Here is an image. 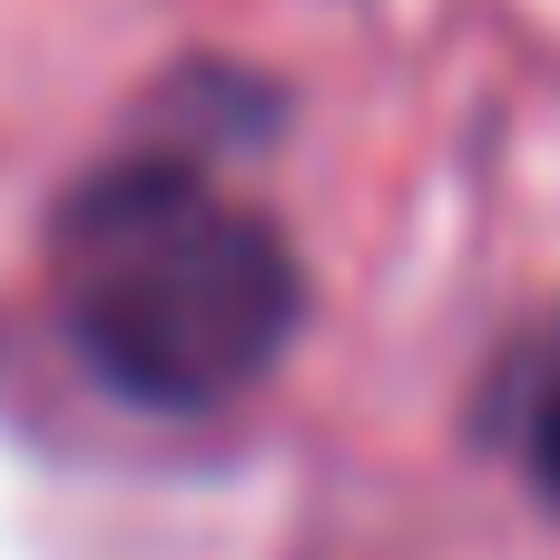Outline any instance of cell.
Here are the masks:
<instances>
[{
    "label": "cell",
    "mask_w": 560,
    "mask_h": 560,
    "mask_svg": "<svg viewBox=\"0 0 560 560\" xmlns=\"http://www.w3.org/2000/svg\"><path fill=\"white\" fill-rule=\"evenodd\" d=\"M49 295L79 364L138 413H226L305 325L295 246L177 158H118L69 187Z\"/></svg>",
    "instance_id": "1"
},
{
    "label": "cell",
    "mask_w": 560,
    "mask_h": 560,
    "mask_svg": "<svg viewBox=\"0 0 560 560\" xmlns=\"http://www.w3.org/2000/svg\"><path fill=\"white\" fill-rule=\"evenodd\" d=\"M512 453H522L532 492L560 512V325L522 354V384H512Z\"/></svg>",
    "instance_id": "2"
}]
</instances>
